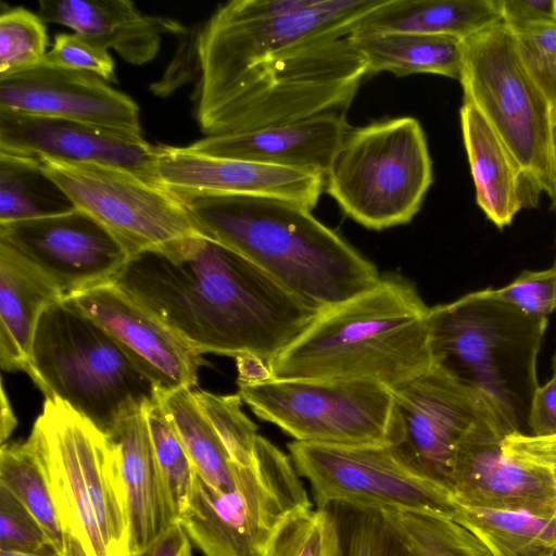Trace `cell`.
<instances>
[{
	"label": "cell",
	"instance_id": "37",
	"mask_svg": "<svg viewBox=\"0 0 556 556\" xmlns=\"http://www.w3.org/2000/svg\"><path fill=\"white\" fill-rule=\"evenodd\" d=\"M271 556H343L333 507H316L296 519L282 533Z\"/></svg>",
	"mask_w": 556,
	"mask_h": 556
},
{
	"label": "cell",
	"instance_id": "41",
	"mask_svg": "<svg viewBox=\"0 0 556 556\" xmlns=\"http://www.w3.org/2000/svg\"><path fill=\"white\" fill-rule=\"evenodd\" d=\"M43 63L94 74L106 83H117L115 63L109 50L75 33H59Z\"/></svg>",
	"mask_w": 556,
	"mask_h": 556
},
{
	"label": "cell",
	"instance_id": "45",
	"mask_svg": "<svg viewBox=\"0 0 556 556\" xmlns=\"http://www.w3.org/2000/svg\"><path fill=\"white\" fill-rule=\"evenodd\" d=\"M191 540L177 521L144 548L130 556H192Z\"/></svg>",
	"mask_w": 556,
	"mask_h": 556
},
{
	"label": "cell",
	"instance_id": "34",
	"mask_svg": "<svg viewBox=\"0 0 556 556\" xmlns=\"http://www.w3.org/2000/svg\"><path fill=\"white\" fill-rule=\"evenodd\" d=\"M48 47L46 23L34 12L14 7L0 15V78L42 63Z\"/></svg>",
	"mask_w": 556,
	"mask_h": 556
},
{
	"label": "cell",
	"instance_id": "21",
	"mask_svg": "<svg viewBox=\"0 0 556 556\" xmlns=\"http://www.w3.org/2000/svg\"><path fill=\"white\" fill-rule=\"evenodd\" d=\"M350 128L345 115H321L245 132L206 136L184 149L316 173L325 178Z\"/></svg>",
	"mask_w": 556,
	"mask_h": 556
},
{
	"label": "cell",
	"instance_id": "38",
	"mask_svg": "<svg viewBox=\"0 0 556 556\" xmlns=\"http://www.w3.org/2000/svg\"><path fill=\"white\" fill-rule=\"evenodd\" d=\"M511 33L526 71L556 114V24Z\"/></svg>",
	"mask_w": 556,
	"mask_h": 556
},
{
	"label": "cell",
	"instance_id": "27",
	"mask_svg": "<svg viewBox=\"0 0 556 556\" xmlns=\"http://www.w3.org/2000/svg\"><path fill=\"white\" fill-rule=\"evenodd\" d=\"M350 39L365 60L369 75L431 73L460 79L464 40L416 33L351 34Z\"/></svg>",
	"mask_w": 556,
	"mask_h": 556
},
{
	"label": "cell",
	"instance_id": "10",
	"mask_svg": "<svg viewBox=\"0 0 556 556\" xmlns=\"http://www.w3.org/2000/svg\"><path fill=\"white\" fill-rule=\"evenodd\" d=\"M459 83L517 161L526 181L552 195V109L500 22L464 40Z\"/></svg>",
	"mask_w": 556,
	"mask_h": 556
},
{
	"label": "cell",
	"instance_id": "22",
	"mask_svg": "<svg viewBox=\"0 0 556 556\" xmlns=\"http://www.w3.org/2000/svg\"><path fill=\"white\" fill-rule=\"evenodd\" d=\"M147 407L126 417L106 434L126 510L128 556L144 548L177 522L154 454Z\"/></svg>",
	"mask_w": 556,
	"mask_h": 556
},
{
	"label": "cell",
	"instance_id": "7",
	"mask_svg": "<svg viewBox=\"0 0 556 556\" xmlns=\"http://www.w3.org/2000/svg\"><path fill=\"white\" fill-rule=\"evenodd\" d=\"M28 439L84 555L128 556L126 510L108 435L66 403L46 399Z\"/></svg>",
	"mask_w": 556,
	"mask_h": 556
},
{
	"label": "cell",
	"instance_id": "8",
	"mask_svg": "<svg viewBox=\"0 0 556 556\" xmlns=\"http://www.w3.org/2000/svg\"><path fill=\"white\" fill-rule=\"evenodd\" d=\"M432 181L425 131L417 118L402 116L351 127L324 191L351 219L383 230L412 222Z\"/></svg>",
	"mask_w": 556,
	"mask_h": 556
},
{
	"label": "cell",
	"instance_id": "12",
	"mask_svg": "<svg viewBox=\"0 0 556 556\" xmlns=\"http://www.w3.org/2000/svg\"><path fill=\"white\" fill-rule=\"evenodd\" d=\"M289 456L317 507L344 505L453 519L452 490L393 445L336 446L293 441Z\"/></svg>",
	"mask_w": 556,
	"mask_h": 556
},
{
	"label": "cell",
	"instance_id": "39",
	"mask_svg": "<svg viewBox=\"0 0 556 556\" xmlns=\"http://www.w3.org/2000/svg\"><path fill=\"white\" fill-rule=\"evenodd\" d=\"M0 551L56 553L35 516L2 484H0Z\"/></svg>",
	"mask_w": 556,
	"mask_h": 556
},
{
	"label": "cell",
	"instance_id": "25",
	"mask_svg": "<svg viewBox=\"0 0 556 556\" xmlns=\"http://www.w3.org/2000/svg\"><path fill=\"white\" fill-rule=\"evenodd\" d=\"M459 116L477 204L502 229L525 206L526 179L508 148L478 109L464 101Z\"/></svg>",
	"mask_w": 556,
	"mask_h": 556
},
{
	"label": "cell",
	"instance_id": "14",
	"mask_svg": "<svg viewBox=\"0 0 556 556\" xmlns=\"http://www.w3.org/2000/svg\"><path fill=\"white\" fill-rule=\"evenodd\" d=\"M0 242L38 269L65 299L113 282L130 258L101 224L78 208L0 224Z\"/></svg>",
	"mask_w": 556,
	"mask_h": 556
},
{
	"label": "cell",
	"instance_id": "48",
	"mask_svg": "<svg viewBox=\"0 0 556 556\" xmlns=\"http://www.w3.org/2000/svg\"><path fill=\"white\" fill-rule=\"evenodd\" d=\"M552 195L551 199L556 207V126L554 125L552 136Z\"/></svg>",
	"mask_w": 556,
	"mask_h": 556
},
{
	"label": "cell",
	"instance_id": "24",
	"mask_svg": "<svg viewBox=\"0 0 556 556\" xmlns=\"http://www.w3.org/2000/svg\"><path fill=\"white\" fill-rule=\"evenodd\" d=\"M65 299L31 264L0 242V364L27 372L42 313Z\"/></svg>",
	"mask_w": 556,
	"mask_h": 556
},
{
	"label": "cell",
	"instance_id": "42",
	"mask_svg": "<svg viewBox=\"0 0 556 556\" xmlns=\"http://www.w3.org/2000/svg\"><path fill=\"white\" fill-rule=\"evenodd\" d=\"M502 22L518 31L556 24V0H495Z\"/></svg>",
	"mask_w": 556,
	"mask_h": 556
},
{
	"label": "cell",
	"instance_id": "13",
	"mask_svg": "<svg viewBox=\"0 0 556 556\" xmlns=\"http://www.w3.org/2000/svg\"><path fill=\"white\" fill-rule=\"evenodd\" d=\"M76 208L101 224L129 257L194 232L182 201L125 168L38 157Z\"/></svg>",
	"mask_w": 556,
	"mask_h": 556
},
{
	"label": "cell",
	"instance_id": "18",
	"mask_svg": "<svg viewBox=\"0 0 556 556\" xmlns=\"http://www.w3.org/2000/svg\"><path fill=\"white\" fill-rule=\"evenodd\" d=\"M68 299L118 343L157 392L197 384L202 354L116 285H102Z\"/></svg>",
	"mask_w": 556,
	"mask_h": 556
},
{
	"label": "cell",
	"instance_id": "50",
	"mask_svg": "<svg viewBox=\"0 0 556 556\" xmlns=\"http://www.w3.org/2000/svg\"><path fill=\"white\" fill-rule=\"evenodd\" d=\"M553 117H554V125L556 126V114H554Z\"/></svg>",
	"mask_w": 556,
	"mask_h": 556
},
{
	"label": "cell",
	"instance_id": "30",
	"mask_svg": "<svg viewBox=\"0 0 556 556\" xmlns=\"http://www.w3.org/2000/svg\"><path fill=\"white\" fill-rule=\"evenodd\" d=\"M0 484L35 516L56 553L85 556L64 525L40 457L29 439L1 445Z\"/></svg>",
	"mask_w": 556,
	"mask_h": 556
},
{
	"label": "cell",
	"instance_id": "29",
	"mask_svg": "<svg viewBox=\"0 0 556 556\" xmlns=\"http://www.w3.org/2000/svg\"><path fill=\"white\" fill-rule=\"evenodd\" d=\"M452 520L476 536L491 556L556 555V517L456 503Z\"/></svg>",
	"mask_w": 556,
	"mask_h": 556
},
{
	"label": "cell",
	"instance_id": "16",
	"mask_svg": "<svg viewBox=\"0 0 556 556\" xmlns=\"http://www.w3.org/2000/svg\"><path fill=\"white\" fill-rule=\"evenodd\" d=\"M392 392L401 430L393 446L451 489L460 440L479 420L493 416L477 396L434 367Z\"/></svg>",
	"mask_w": 556,
	"mask_h": 556
},
{
	"label": "cell",
	"instance_id": "26",
	"mask_svg": "<svg viewBox=\"0 0 556 556\" xmlns=\"http://www.w3.org/2000/svg\"><path fill=\"white\" fill-rule=\"evenodd\" d=\"M500 22L495 0H382L352 34L416 33L466 40Z\"/></svg>",
	"mask_w": 556,
	"mask_h": 556
},
{
	"label": "cell",
	"instance_id": "4",
	"mask_svg": "<svg viewBox=\"0 0 556 556\" xmlns=\"http://www.w3.org/2000/svg\"><path fill=\"white\" fill-rule=\"evenodd\" d=\"M429 311L410 282L381 276L320 312L268 363L271 378L365 380L393 391L432 367Z\"/></svg>",
	"mask_w": 556,
	"mask_h": 556
},
{
	"label": "cell",
	"instance_id": "1",
	"mask_svg": "<svg viewBox=\"0 0 556 556\" xmlns=\"http://www.w3.org/2000/svg\"><path fill=\"white\" fill-rule=\"evenodd\" d=\"M382 0H232L197 40L206 136L345 115L368 66L350 35Z\"/></svg>",
	"mask_w": 556,
	"mask_h": 556
},
{
	"label": "cell",
	"instance_id": "43",
	"mask_svg": "<svg viewBox=\"0 0 556 556\" xmlns=\"http://www.w3.org/2000/svg\"><path fill=\"white\" fill-rule=\"evenodd\" d=\"M504 447L516 457L549 469L556 480V435L510 434L505 438Z\"/></svg>",
	"mask_w": 556,
	"mask_h": 556
},
{
	"label": "cell",
	"instance_id": "33",
	"mask_svg": "<svg viewBox=\"0 0 556 556\" xmlns=\"http://www.w3.org/2000/svg\"><path fill=\"white\" fill-rule=\"evenodd\" d=\"M147 418L157 465L178 519L191 498L197 472L159 394L147 407Z\"/></svg>",
	"mask_w": 556,
	"mask_h": 556
},
{
	"label": "cell",
	"instance_id": "47",
	"mask_svg": "<svg viewBox=\"0 0 556 556\" xmlns=\"http://www.w3.org/2000/svg\"><path fill=\"white\" fill-rule=\"evenodd\" d=\"M16 418L10 406L9 400L5 395L3 384L1 386V424H0V440L1 445L5 444V440L10 437L16 427Z\"/></svg>",
	"mask_w": 556,
	"mask_h": 556
},
{
	"label": "cell",
	"instance_id": "5",
	"mask_svg": "<svg viewBox=\"0 0 556 556\" xmlns=\"http://www.w3.org/2000/svg\"><path fill=\"white\" fill-rule=\"evenodd\" d=\"M546 326V317L481 291L468 293L430 307L432 367L477 396L507 435H531L536 361Z\"/></svg>",
	"mask_w": 556,
	"mask_h": 556
},
{
	"label": "cell",
	"instance_id": "36",
	"mask_svg": "<svg viewBox=\"0 0 556 556\" xmlns=\"http://www.w3.org/2000/svg\"><path fill=\"white\" fill-rule=\"evenodd\" d=\"M195 399L206 415L233 462L244 468L256 464L257 428L241 409V397L194 391Z\"/></svg>",
	"mask_w": 556,
	"mask_h": 556
},
{
	"label": "cell",
	"instance_id": "46",
	"mask_svg": "<svg viewBox=\"0 0 556 556\" xmlns=\"http://www.w3.org/2000/svg\"><path fill=\"white\" fill-rule=\"evenodd\" d=\"M238 369V383H257L271 379L268 363L262 358L244 354L236 357Z\"/></svg>",
	"mask_w": 556,
	"mask_h": 556
},
{
	"label": "cell",
	"instance_id": "19",
	"mask_svg": "<svg viewBox=\"0 0 556 556\" xmlns=\"http://www.w3.org/2000/svg\"><path fill=\"white\" fill-rule=\"evenodd\" d=\"M0 152L125 168L157 184L156 146L142 136L0 109Z\"/></svg>",
	"mask_w": 556,
	"mask_h": 556
},
{
	"label": "cell",
	"instance_id": "15",
	"mask_svg": "<svg viewBox=\"0 0 556 556\" xmlns=\"http://www.w3.org/2000/svg\"><path fill=\"white\" fill-rule=\"evenodd\" d=\"M506 432L492 418L479 420L460 440L451 490L457 504L556 517L552 471L509 454Z\"/></svg>",
	"mask_w": 556,
	"mask_h": 556
},
{
	"label": "cell",
	"instance_id": "20",
	"mask_svg": "<svg viewBox=\"0 0 556 556\" xmlns=\"http://www.w3.org/2000/svg\"><path fill=\"white\" fill-rule=\"evenodd\" d=\"M157 182L176 195L248 194L285 199L311 211L325 188L323 175L156 146Z\"/></svg>",
	"mask_w": 556,
	"mask_h": 556
},
{
	"label": "cell",
	"instance_id": "6",
	"mask_svg": "<svg viewBox=\"0 0 556 556\" xmlns=\"http://www.w3.org/2000/svg\"><path fill=\"white\" fill-rule=\"evenodd\" d=\"M27 375L46 399L66 403L104 434L157 397L118 343L68 298L42 313Z\"/></svg>",
	"mask_w": 556,
	"mask_h": 556
},
{
	"label": "cell",
	"instance_id": "51",
	"mask_svg": "<svg viewBox=\"0 0 556 556\" xmlns=\"http://www.w3.org/2000/svg\"><path fill=\"white\" fill-rule=\"evenodd\" d=\"M556 556V555H555Z\"/></svg>",
	"mask_w": 556,
	"mask_h": 556
},
{
	"label": "cell",
	"instance_id": "9",
	"mask_svg": "<svg viewBox=\"0 0 556 556\" xmlns=\"http://www.w3.org/2000/svg\"><path fill=\"white\" fill-rule=\"evenodd\" d=\"M289 455L258 435L256 464L220 492L195 475L177 521L204 556H271L282 533L313 509Z\"/></svg>",
	"mask_w": 556,
	"mask_h": 556
},
{
	"label": "cell",
	"instance_id": "31",
	"mask_svg": "<svg viewBox=\"0 0 556 556\" xmlns=\"http://www.w3.org/2000/svg\"><path fill=\"white\" fill-rule=\"evenodd\" d=\"M75 208L38 157L0 152V224L60 215Z\"/></svg>",
	"mask_w": 556,
	"mask_h": 556
},
{
	"label": "cell",
	"instance_id": "17",
	"mask_svg": "<svg viewBox=\"0 0 556 556\" xmlns=\"http://www.w3.org/2000/svg\"><path fill=\"white\" fill-rule=\"evenodd\" d=\"M0 109L142 136L129 96L94 74L43 62L0 78Z\"/></svg>",
	"mask_w": 556,
	"mask_h": 556
},
{
	"label": "cell",
	"instance_id": "35",
	"mask_svg": "<svg viewBox=\"0 0 556 556\" xmlns=\"http://www.w3.org/2000/svg\"><path fill=\"white\" fill-rule=\"evenodd\" d=\"M330 506L339 520L343 556H409L382 511Z\"/></svg>",
	"mask_w": 556,
	"mask_h": 556
},
{
	"label": "cell",
	"instance_id": "2",
	"mask_svg": "<svg viewBox=\"0 0 556 556\" xmlns=\"http://www.w3.org/2000/svg\"><path fill=\"white\" fill-rule=\"evenodd\" d=\"M113 283L200 354H251L269 363L320 313L197 231L130 257Z\"/></svg>",
	"mask_w": 556,
	"mask_h": 556
},
{
	"label": "cell",
	"instance_id": "11",
	"mask_svg": "<svg viewBox=\"0 0 556 556\" xmlns=\"http://www.w3.org/2000/svg\"><path fill=\"white\" fill-rule=\"evenodd\" d=\"M238 387V395L258 418L294 441L383 446L401 439L393 392L377 382L271 378Z\"/></svg>",
	"mask_w": 556,
	"mask_h": 556
},
{
	"label": "cell",
	"instance_id": "23",
	"mask_svg": "<svg viewBox=\"0 0 556 556\" xmlns=\"http://www.w3.org/2000/svg\"><path fill=\"white\" fill-rule=\"evenodd\" d=\"M38 15L45 23L61 24L114 50L132 65L152 61L163 35H185L188 30L176 20L143 14L127 0H40Z\"/></svg>",
	"mask_w": 556,
	"mask_h": 556
},
{
	"label": "cell",
	"instance_id": "44",
	"mask_svg": "<svg viewBox=\"0 0 556 556\" xmlns=\"http://www.w3.org/2000/svg\"><path fill=\"white\" fill-rule=\"evenodd\" d=\"M531 435H556V370L551 380L536 389L529 418Z\"/></svg>",
	"mask_w": 556,
	"mask_h": 556
},
{
	"label": "cell",
	"instance_id": "28",
	"mask_svg": "<svg viewBox=\"0 0 556 556\" xmlns=\"http://www.w3.org/2000/svg\"><path fill=\"white\" fill-rule=\"evenodd\" d=\"M157 394L199 477L217 491L233 490L245 468L233 462L194 391L186 388Z\"/></svg>",
	"mask_w": 556,
	"mask_h": 556
},
{
	"label": "cell",
	"instance_id": "49",
	"mask_svg": "<svg viewBox=\"0 0 556 556\" xmlns=\"http://www.w3.org/2000/svg\"><path fill=\"white\" fill-rule=\"evenodd\" d=\"M0 556H63V555H60L58 553L39 554V553H24V552L0 551Z\"/></svg>",
	"mask_w": 556,
	"mask_h": 556
},
{
	"label": "cell",
	"instance_id": "32",
	"mask_svg": "<svg viewBox=\"0 0 556 556\" xmlns=\"http://www.w3.org/2000/svg\"><path fill=\"white\" fill-rule=\"evenodd\" d=\"M382 513L409 556H491L476 536L452 519L412 511Z\"/></svg>",
	"mask_w": 556,
	"mask_h": 556
},
{
	"label": "cell",
	"instance_id": "40",
	"mask_svg": "<svg viewBox=\"0 0 556 556\" xmlns=\"http://www.w3.org/2000/svg\"><path fill=\"white\" fill-rule=\"evenodd\" d=\"M481 292L527 314L547 318V315L556 311V264L545 270L522 271L509 285Z\"/></svg>",
	"mask_w": 556,
	"mask_h": 556
},
{
	"label": "cell",
	"instance_id": "3",
	"mask_svg": "<svg viewBox=\"0 0 556 556\" xmlns=\"http://www.w3.org/2000/svg\"><path fill=\"white\" fill-rule=\"evenodd\" d=\"M177 197L197 232L238 252L319 312L381 277L374 263L295 202L248 194Z\"/></svg>",
	"mask_w": 556,
	"mask_h": 556
}]
</instances>
